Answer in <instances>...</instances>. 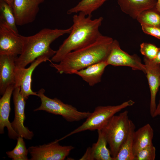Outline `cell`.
Here are the masks:
<instances>
[{
	"label": "cell",
	"mask_w": 160,
	"mask_h": 160,
	"mask_svg": "<svg viewBox=\"0 0 160 160\" xmlns=\"http://www.w3.org/2000/svg\"><path fill=\"white\" fill-rule=\"evenodd\" d=\"M157 0H117L122 12L136 19L142 12L155 7Z\"/></svg>",
	"instance_id": "obj_17"
},
{
	"label": "cell",
	"mask_w": 160,
	"mask_h": 160,
	"mask_svg": "<svg viewBox=\"0 0 160 160\" xmlns=\"http://www.w3.org/2000/svg\"><path fill=\"white\" fill-rule=\"evenodd\" d=\"M136 19L140 24L160 27V14L155 7L143 11Z\"/></svg>",
	"instance_id": "obj_23"
},
{
	"label": "cell",
	"mask_w": 160,
	"mask_h": 160,
	"mask_svg": "<svg viewBox=\"0 0 160 160\" xmlns=\"http://www.w3.org/2000/svg\"><path fill=\"white\" fill-rule=\"evenodd\" d=\"M72 27L65 29L45 28L35 34L29 36H23L24 47L22 53L16 59L17 68H25L39 57L49 54L52 57L56 51L52 49L50 44L60 37L69 34Z\"/></svg>",
	"instance_id": "obj_3"
},
{
	"label": "cell",
	"mask_w": 160,
	"mask_h": 160,
	"mask_svg": "<svg viewBox=\"0 0 160 160\" xmlns=\"http://www.w3.org/2000/svg\"><path fill=\"white\" fill-rule=\"evenodd\" d=\"M153 61L156 63L160 64V47L159 48L158 51L156 58Z\"/></svg>",
	"instance_id": "obj_29"
},
{
	"label": "cell",
	"mask_w": 160,
	"mask_h": 160,
	"mask_svg": "<svg viewBox=\"0 0 160 160\" xmlns=\"http://www.w3.org/2000/svg\"><path fill=\"white\" fill-rule=\"evenodd\" d=\"M45 90L40 89L37 92L41 100V105L34 111H43L49 113L61 116L69 122L78 121L86 119L91 113L89 111L81 112L72 105L63 103L60 100L50 98L45 94Z\"/></svg>",
	"instance_id": "obj_6"
},
{
	"label": "cell",
	"mask_w": 160,
	"mask_h": 160,
	"mask_svg": "<svg viewBox=\"0 0 160 160\" xmlns=\"http://www.w3.org/2000/svg\"><path fill=\"white\" fill-rule=\"evenodd\" d=\"M135 103L133 101L130 100L116 105L97 106L81 125L61 139L86 130L101 129L115 114L124 108L133 105Z\"/></svg>",
	"instance_id": "obj_5"
},
{
	"label": "cell",
	"mask_w": 160,
	"mask_h": 160,
	"mask_svg": "<svg viewBox=\"0 0 160 160\" xmlns=\"http://www.w3.org/2000/svg\"><path fill=\"white\" fill-rule=\"evenodd\" d=\"M159 95L160 97V92L159 93ZM158 116H160V98L159 103L156 106V109L153 118L156 117Z\"/></svg>",
	"instance_id": "obj_28"
},
{
	"label": "cell",
	"mask_w": 160,
	"mask_h": 160,
	"mask_svg": "<svg viewBox=\"0 0 160 160\" xmlns=\"http://www.w3.org/2000/svg\"><path fill=\"white\" fill-rule=\"evenodd\" d=\"M153 130L147 124L135 131L133 136L132 151L134 157L140 150L153 145Z\"/></svg>",
	"instance_id": "obj_19"
},
{
	"label": "cell",
	"mask_w": 160,
	"mask_h": 160,
	"mask_svg": "<svg viewBox=\"0 0 160 160\" xmlns=\"http://www.w3.org/2000/svg\"><path fill=\"white\" fill-rule=\"evenodd\" d=\"M52 56L45 54L38 57L31 63L28 68H17L15 71V87H19L22 95L27 100L31 95L38 97L37 92H34L31 88L32 74L34 69L41 63L47 61L51 62L49 59Z\"/></svg>",
	"instance_id": "obj_8"
},
{
	"label": "cell",
	"mask_w": 160,
	"mask_h": 160,
	"mask_svg": "<svg viewBox=\"0 0 160 160\" xmlns=\"http://www.w3.org/2000/svg\"><path fill=\"white\" fill-rule=\"evenodd\" d=\"M108 65L106 60L103 61L75 71L73 74L79 76L90 86H92L101 81L105 68Z\"/></svg>",
	"instance_id": "obj_18"
},
{
	"label": "cell",
	"mask_w": 160,
	"mask_h": 160,
	"mask_svg": "<svg viewBox=\"0 0 160 160\" xmlns=\"http://www.w3.org/2000/svg\"><path fill=\"white\" fill-rule=\"evenodd\" d=\"M113 39L102 35L93 43L67 54L58 63L51 62L50 65L60 74H73L92 64L105 61Z\"/></svg>",
	"instance_id": "obj_2"
},
{
	"label": "cell",
	"mask_w": 160,
	"mask_h": 160,
	"mask_svg": "<svg viewBox=\"0 0 160 160\" xmlns=\"http://www.w3.org/2000/svg\"><path fill=\"white\" fill-rule=\"evenodd\" d=\"M106 61L108 65L129 67L133 70L140 71L146 73L145 64L142 63L140 57L136 54L131 55L123 50L118 41L115 39L112 42Z\"/></svg>",
	"instance_id": "obj_10"
},
{
	"label": "cell",
	"mask_w": 160,
	"mask_h": 160,
	"mask_svg": "<svg viewBox=\"0 0 160 160\" xmlns=\"http://www.w3.org/2000/svg\"><path fill=\"white\" fill-rule=\"evenodd\" d=\"M59 140L28 148L31 160H64L74 148L72 145L62 146Z\"/></svg>",
	"instance_id": "obj_7"
},
{
	"label": "cell",
	"mask_w": 160,
	"mask_h": 160,
	"mask_svg": "<svg viewBox=\"0 0 160 160\" xmlns=\"http://www.w3.org/2000/svg\"><path fill=\"white\" fill-rule=\"evenodd\" d=\"M143 61L151 94L150 114L151 116L153 117L157 106L156 96L160 87V64L145 57H144Z\"/></svg>",
	"instance_id": "obj_13"
},
{
	"label": "cell",
	"mask_w": 160,
	"mask_h": 160,
	"mask_svg": "<svg viewBox=\"0 0 160 160\" xmlns=\"http://www.w3.org/2000/svg\"><path fill=\"white\" fill-rule=\"evenodd\" d=\"M17 57L0 55V94L2 95L7 87L15 84L16 60Z\"/></svg>",
	"instance_id": "obj_15"
},
{
	"label": "cell",
	"mask_w": 160,
	"mask_h": 160,
	"mask_svg": "<svg viewBox=\"0 0 160 160\" xmlns=\"http://www.w3.org/2000/svg\"><path fill=\"white\" fill-rule=\"evenodd\" d=\"M12 95L15 117L11 123V126L19 136L28 140H31L34 134L32 131L30 130L24 124L25 119V110L26 100L20 93L19 87H15Z\"/></svg>",
	"instance_id": "obj_11"
},
{
	"label": "cell",
	"mask_w": 160,
	"mask_h": 160,
	"mask_svg": "<svg viewBox=\"0 0 160 160\" xmlns=\"http://www.w3.org/2000/svg\"><path fill=\"white\" fill-rule=\"evenodd\" d=\"M91 17L92 15L87 16L82 12L74 15L71 31L52 57L51 62H60L69 53L91 44L102 35L99 28L103 17Z\"/></svg>",
	"instance_id": "obj_1"
},
{
	"label": "cell",
	"mask_w": 160,
	"mask_h": 160,
	"mask_svg": "<svg viewBox=\"0 0 160 160\" xmlns=\"http://www.w3.org/2000/svg\"><path fill=\"white\" fill-rule=\"evenodd\" d=\"M108 0H81L75 6L67 11L68 14L82 12L87 16L92 15V13L101 7Z\"/></svg>",
	"instance_id": "obj_20"
},
{
	"label": "cell",
	"mask_w": 160,
	"mask_h": 160,
	"mask_svg": "<svg viewBox=\"0 0 160 160\" xmlns=\"http://www.w3.org/2000/svg\"><path fill=\"white\" fill-rule=\"evenodd\" d=\"M8 4L12 8V6L13 4V2L14 0H2Z\"/></svg>",
	"instance_id": "obj_31"
},
{
	"label": "cell",
	"mask_w": 160,
	"mask_h": 160,
	"mask_svg": "<svg viewBox=\"0 0 160 160\" xmlns=\"http://www.w3.org/2000/svg\"><path fill=\"white\" fill-rule=\"evenodd\" d=\"M142 30L145 33L160 40V27L140 24Z\"/></svg>",
	"instance_id": "obj_27"
},
{
	"label": "cell",
	"mask_w": 160,
	"mask_h": 160,
	"mask_svg": "<svg viewBox=\"0 0 160 160\" xmlns=\"http://www.w3.org/2000/svg\"><path fill=\"white\" fill-rule=\"evenodd\" d=\"M23 47V36L15 32L0 20V55L17 57L22 53Z\"/></svg>",
	"instance_id": "obj_9"
},
{
	"label": "cell",
	"mask_w": 160,
	"mask_h": 160,
	"mask_svg": "<svg viewBox=\"0 0 160 160\" xmlns=\"http://www.w3.org/2000/svg\"><path fill=\"white\" fill-rule=\"evenodd\" d=\"M156 149L153 145L149 146L140 150L134 156V160H154Z\"/></svg>",
	"instance_id": "obj_26"
},
{
	"label": "cell",
	"mask_w": 160,
	"mask_h": 160,
	"mask_svg": "<svg viewBox=\"0 0 160 160\" xmlns=\"http://www.w3.org/2000/svg\"><path fill=\"white\" fill-rule=\"evenodd\" d=\"M159 48L154 44L144 42L140 45V51L144 57L150 60H153L156 56Z\"/></svg>",
	"instance_id": "obj_25"
},
{
	"label": "cell",
	"mask_w": 160,
	"mask_h": 160,
	"mask_svg": "<svg viewBox=\"0 0 160 160\" xmlns=\"http://www.w3.org/2000/svg\"><path fill=\"white\" fill-rule=\"evenodd\" d=\"M98 138L96 143L87 148L80 160H114L110 150L107 148V140L100 129L97 130Z\"/></svg>",
	"instance_id": "obj_16"
},
{
	"label": "cell",
	"mask_w": 160,
	"mask_h": 160,
	"mask_svg": "<svg viewBox=\"0 0 160 160\" xmlns=\"http://www.w3.org/2000/svg\"><path fill=\"white\" fill-rule=\"evenodd\" d=\"M23 138L19 136L17 139V143L15 148L12 151L6 152L8 157L13 160H28L29 153L27 149Z\"/></svg>",
	"instance_id": "obj_24"
},
{
	"label": "cell",
	"mask_w": 160,
	"mask_h": 160,
	"mask_svg": "<svg viewBox=\"0 0 160 160\" xmlns=\"http://www.w3.org/2000/svg\"><path fill=\"white\" fill-rule=\"evenodd\" d=\"M135 126L131 120L129 133L114 160H134L132 151L133 136Z\"/></svg>",
	"instance_id": "obj_21"
},
{
	"label": "cell",
	"mask_w": 160,
	"mask_h": 160,
	"mask_svg": "<svg viewBox=\"0 0 160 160\" xmlns=\"http://www.w3.org/2000/svg\"><path fill=\"white\" fill-rule=\"evenodd\" d=\"M0 20L4 22L15 32L19 33L12 8L2 0H0Z\"/></svg>",
	"instance_id": "obj_22"
},
{
	"label": "cell",
	"mask_w": 160,
	"mask_h": 160,
	"mask_svg": "<svg viewBox=\"0 0 160 160\" xmlns=\"http://www.w3.org/2000/svg\"><path fill=\"white\" fill-rule=\"evenodd\" d=\"M157 11L160 14V0H157L155 7Z\"/></svg>",
	"instance_id": "obj_30"
},
{
	"label": "cell",
	"mask_w": 160,
	"mask_h": 160,
	"mask_svg": "<svg viewBox=\"0 0 160 160\" xmlns=\"http://www.w3.org/2000/svg\"><path fill=\"white\" fill-rule=\"evenodd\" d=\"M15 87V84L9 85L0 99V133H4V128L6 127L9 137L14 140H17L19 136L12 129L9 117L11 111V98Z\"/></svg>",
	"instance_id": "obj_14"
},
{
	"label": "cell",
	"mask_w": 160,
	"mask_h": 160,
	"mask_svg": "<svg viewBox=\"0 0 160 160\" xmlns=\"http://www.w3.org/2000/svg\"><path fill=\"white\" fill-rule=\"evenodd\" d=\"M130 120L126 110L113 116L100 129L105 136L114 160L128 135Z\"/></svg>",
	"instance_id": "obj_4"
},
{
	"label": "cell",
	"mask_w": 160,
	"mask_h": 160,
	"mask_svg": "<svg viewBox=\"0 0 160 160\" xmlns=\"http://www.w3.org/2000/svg\"><path fill=\"white\" fill-rule=\"evenodd\" d=\"M44 0H14L12 9L17 25L22 26L33 22Z\"/></svg>",
	"instance_id": "obj_12"
}]
</instances>
